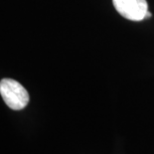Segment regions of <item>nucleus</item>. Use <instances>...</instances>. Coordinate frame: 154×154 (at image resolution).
Listing matches in <instances>:
<instances>
[{
	"label": "nucleus",
	"instance_id": "nucleus-1",
	"mask_svg": "<svg viewBox=\"0 0 154 154\" xmlns=\"http://www.w3.org/2000/svg\"><path fill=\"white\" fill-rule=\"evenodd\" d=\"M0 94L5 103L13 110H21L27 106L29 94L17 81L2 79L0 81Z\"/></svg>",
	"mask_w": 154,
	"mask_h": 154
},
{
	"label": "nucleus",
	"instance_id": "nucleus-2",
	"mask_svg": "<svg viewBox=\"0 0 154 154\" xmlns=\"http://www.w3.org/2000/svg\"><path fill=\"white\" fill-rule=\"evenodd\" d=\"M114 8L122 17L131 21H141L148 11L146 0H112Z\"/></svg>",
	"mask_w": 154,
	"mask_h": 154
},
{
	"label": "nucleus",
	"instance_id": "nucleus-3",
	"mask_svg": "<svg viewBox=\"0 0 154 154\" xmlns=\"http://www.w3.org/2000/svg\"><path fill=\"white\" fill-rule=\"evenodd\" d=\"M150 17H151V13H150L149 11H147L146 15H145V18L144 19H147V18H150Z\"/></svg>",
	"mask_w": 154,
	"mask_h": 154
}]
</instances>
